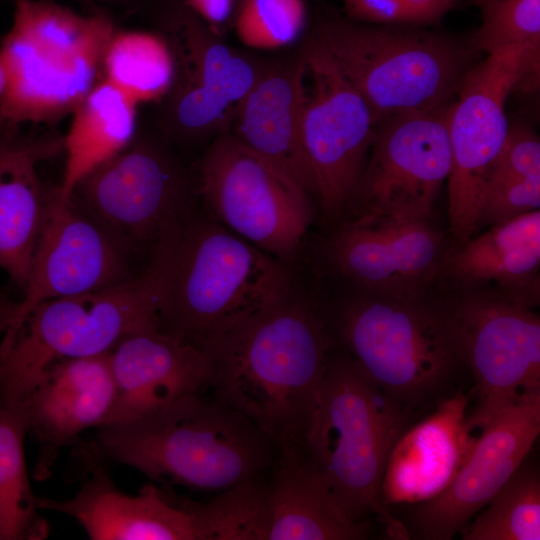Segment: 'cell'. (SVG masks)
<instances>
[{
  "instance_id": "6da1fadb",
  "label": "cell",
  "mask_w": 540,
  "mask_h": 540,
  "mask_svg": "<svg viewBox=\"0 0 540 540\" xmlns=\"http://www.w3.org/2000/svg\"><path fill=\"white\" fill-rule=\"evenodd\" d=\"M334 347L328 320L288 294L203 349L206 389L281 450L302 448Z\"/></svg>"
},
{
  "instance_id": "7a4b0ae2",
  "label": "cell",
  "mask_w": 540,
  "mask_h": 540,
  "mask_svg": "<svg viewBox=\"0 0 540 540\" xmlns=\"http://www.w3.org/2000/svg\"><path fill=\"white\" fill-rule=\"evenodd\" d=\"M203 391L142 418L101 426L85 450L154 481L195 490L222 492L267 478L280 459V446Z\"/></svg>"
},
{
  "instance_id": "3957f363",
  "label": "cell",
  "mask_w": 540,
  "mask_h": 540,
  "mask_svg": "<svg viewBox=\"0 0 540 540\" xmlns=\"http://www.w3.org/2000/svg\"><path fill=\"white\" fill-rule=\"evenodd\" d=\"M329 327L335 346L415 417L464 388L468 369L445 301L365 292L346 301Z\"/></svg>"
},
{
  "instance_id": "277c9868",
  "label": "cell",
  "mask_w": 540,
  "mask_h": 540,
  "mask_svg": "<svg viewBox=\"0 0 540 540\" xmlns=\"http://www.w3.org/2000/svg\"><path fill=\"white\" fill-rule=\"evenodd\" d=\"M289 290L284 261L194 212L173 240L160 330L203 350Z\"/></svg>"
},
{
  "instance_id": "5b68a950",
  "label": "cell",
  "mask_w": 540,
  "mask_h": 540,
  "mask_svg": "<svg viewBox=\"0 0 540 540\" xmlns=\"http://www.w3.org/2000/svg\"><path fill=\"white\" fill-rule=\"evenodd\" d=\"M415 418L346 352L332 349L301 449L351 520L374 515L393 539L410 537L382 501V478L395 442Z\"/></svg>"
},
{
  "instance_id": "8992f818",
  "label": "cell",
  "mask_w": 540,
  "mask_h": 540,
  "mask_svg": "<svg viewBox=\"0 0 540 540\" xmlns=\"http://www.w3.org/2000/svg\"><path fill=\"white\" fill-rule=\"evenodd\" d=\"M170 252L166 241L130 279L40 303L7 329L0 343V406L22 403L59 362L108 353L132 333L160 329Z\"/></svg>"
},
{
  "instance_id": "52a82bcc",
  "label": "cell",
  "mask_w": 540,
  "mask_h": 540,
  "mask_svg": "<svg viewBox=\"0 0 540 540\" xmlns=\"http://www.w3.org/2000/svg\"><path fill=\"white\" fill-rule=\"evenodd\" d=\"M115 30L102 13L81 15L50 0H15L0 43L7 82L0 122L53 125L71 115L100 81Z\"/></svg>"
},
{
  "instance_id": "ba28073f",
  "label": "cell",
  "mask_w": 540,
  "mask_h": 540,
  "mask_svg": "<svg viewBox=\"0 0 540 540\" xmlns=\"http://www.w3.org/2000/svg\"><path fill=\"white\" fill-rule=\"evenodd\" d=\"M310 39L361 94L377 124L450 104L470 69L464 46L429 32L328 18Z\"/></svg>"
},
{
  "instance_id": "9c48e42d",
  "label": "cell",
  "mask_w": 540,
  "mask_h": 540,
  "mask_svg": "<svg viewBox=\"0 0 540 540\" xmlns=\"http://www.w3.org/2000/svg\"><path fill=\"white\" fill-rule=\"evenodd\" d=\"M69 197L132 257H150L194 213L182 166L162 145L137 136Z\"/></svg>"
},
{
  "instance_id": "30bf717a",
  "label": "cell",
  "mask_w": 540,
  "mask_h": 540,
  "mask_svg": "<svg viewBox=\"0 0 540 540\" xmlns=\"http://www.w3.org/2000/svg\"><path fill=\"white\" fill-rule=\"evenodd\" d=\"M199 194L212 219L284 262L313 218L309 192L231 134L218 136L203 156Z\"/></svg>"
},
{
  "instance_id": "8fae6325",
  "label": "cell",
  "mask_w": 540,
  "mask_h": 540,
  "mask_svg": "<svg viewBox=\"0 0 540 540\" xmlns=\"http://www.w3.org/2000/svg\"><path fill=\"white\" fill-rule=\"evenodd\" d=\"M539 56L540 44L511 45L487 54L467 71L458 99L450 105L448 212L459 243L477 229L482 190L509 127L507 97L517 89H536Z\"/></svg>"
},
{
  "instance_id": "7c38bea8",
  "label": "cell",
  "mask_w": 540,
  "mask_h": 540,
  "mask_svg": "<svg viewBox=\"0 0 540 540\" xmlns=\"http://www.w3.org/2000/svg\"><path fill=\"white\" fill-rule=\"evenodd\" d=\"M305 55L299 142L310 195L335 219L352 205L377 123L368 104L312 39Z\"/></svg>"
},
{
  "instance_id": "4fadbf2b",
  "label": "cell",
  "mask_w": 540,
  "mask_h": 540,
  "mask_svg": "<svg viewBox=\"0 0 540 540\" xmlns=\"http://www.w3.org/2000/svg\"><path fill=\"white\" fill-rule=\"evenodd\" d=\"M445 302L473 378L467 422L475 431L522 397L540 393V319L530 305L493 288L462 289Z\"/></svg>"
},
{
  "instance_id": "5bb4252c",
  "label": "cell",
  "mask_w": 540,
  "mask_h": 540,
  "mask_svg": "<svg viewBox=\"0 0 540 540\" xmlns=\"http://www.w3.org/2000/svg\"><path fill=\"white\" fill-rule=\"evenodd\" d=\"M450 105L377 124L353 201L357 212L431 217L451 169Z\"/></svg>"
},
{
  "instance_id": "9a60e30c",
  "label": "cell",
  "mask_w": 540,
  "mask_h": 540,
  "mask_svg": "<svg viewBox=\"0 0 540 540\" xmlns=\"http://www.w3.org/2000/svg\"><path fill=\"white\" fill-rule=\"evenodd\" d=\"M137 273L132 256L71 197L62 198L57 186L47 188L24 295L10 327L40 303L102 290Z\"/></svg>"
},
{
  "instance_id": "2e32d148",
  "label": "cell",
  "mask_w": 540,
  "mask_h": 540,
  "mask_svg": "<svg viewBox=\"0 0 540 540\" xmlns=\"http://www.w3.org/2000/svg\"><path fill=\"white\" fill-rule=\"evenodd\" d=\"M328 254L366 293L417 296L440 274L444 238L429 219L358 212L334 232Z\"/></svg>"
},
{
  "instance_id": "e0dca14e",
  "label": "cell",
  "mask_w": 540,
  "mask_h": 540,
  "mask_svg": "<svg viewBox=\"0 0 540 540\" xmlns=\"http://www.w3.org/2000/svg\"><path fill=\"white\" fill-rule=\"evenodd\" d=\"M480 430L450 486L415 509L419 538L450 540L462 532L526 460L540 434V393L517 400Z\"/></svg>"
},
{
  "instance_id": "ac0fdd59",
  "label": "cell",
  "mask_w": 540,
  "mask_h": 540,
  "mask_svg": "<svg viewBox=\"0 0 540 540\" xmlns=\"http://www.w3.org/2000/svg\"><path fill=\"white\" fill-rule=\"evenodd\" d=\"M164 38L175 62L169 128L180 138H197L240 104L260 69L212 36L189 8L170 16Z\"/></svg>"
},
{
  "instance_id": "d6986e66",
  "label": "cell",
  "mask_w": 540,
  "mask_h": 540,
  "mask_svg": "<svg viewBox=\"0 0 540 540\" xmlns=\"http://www.w3.org/2000/svg\"><path fill=\"white\" fill-rule=\"evenodd\" d=\"M37 503L75 520L91 540H209L201 502L154 483L125 493L101 467L72 497Z\"/></svg>"
},
{
  "instance_id": "ffe728a7",
  "label": "cell",
  "mask_w": 540,
  "mask_h": 540,
  "mask_svg": "<svg viewBox=\"0 0 540 540\" xmlns=\"http://www.w3.org/2000/svg\"><path fill=\"white\" fill-rule=\"evenodd\" d=\"M115 396L109 352L51 366L17 405L40 447L33 476L47 478L63 447L82 432L105 425Z\"/></svg>"
},
{
  "instance_id": "44dd1931",
  "label": "cell",
  "mask_w": 540,
  "mask_h": 540,
  "mask_svg": "<svg viewBox=\"0 0 540 540\" xmlns=\"http://www.w3.org/2000/svg\"><path fill=\"white\" fill-rule=\"evenodd\" d=\"M109 354L116 396L105 425L142 418L207 387L206 353L160 329L132 333Z\"/></svg>"
},
{
  "instance_id": "7402d4cb",
  "label": "cell",
  "mask_w": 540,
  "mask_h": 540,
  "mask_svg": "<svg viewBox=\"0 0 540 540\" xmlns=\"http://www.w3.org/2000/svg\"><path fill=\"white\" fill-rule=\"evenodd\" d=\"M469 404V392L459 388L397 439L381 484L387 507L420 504L450 486L477 437L467 422Z\"/></svg>"
},
{
  "instance_id": "603a6c76",
  "label": "cell",
  "mask_w": 540,
  "mask_h": 540,
  "mask_svg": "<svg viewBox=\"0 0 540 540\" xmlns=\"http://www.w3.org/2000/svg\"><path fill=\"white\" fill-rule=\"evenodd\" d=\"M0 124V268L23 288L46 204L38 165L62 149V139L30 137Z\"/></svg>"
},
{
  "instance_id": "cb8c5ba5",
  "label": "cell",
  "mask_w": 540,
  "mask_h": 540,
  "mask_svg": "<svg viewBox=\"0 0 540 540\" xmlns=\"http://www.w3.org/2000/svg\"><path fill=\"white\" fill-rule=\"evenodd\" d=\"M445 253L440 272L462 289L488 284L531 307L538 302L540 210L495 224Z\"/></svg>"
},
{
  "instance_id": "d4e9b609",
  "label": "cell",
  "mask_w": 540,
  "mask_h": 540,
  "mask_svg": "<svg viewBox=\"0 0 540 540\" xmlns=\"http://www.w3.org/2000/svg\"><path fill=\"white\" fill-rule=\"evenodd\" d=\"M304 72L303 50L293 59L260 69L253 86L238 105L235 136L308 191L299 142Z\"/></svg>"
},
{
  "instance_id": "484cf974",
  "label": "cell",
  "mask_w": 540,
  "mask_h": 540,
  "mask_svg": "<svg viewBox=\"0 0 540 540\" xmlns=\"http://www.w3.org/2000/svg\"><path fill=\"white\" fill-rule=\"evenodd\" d=\"M271 519L267 540H360L368 521H353L323 474L301 448L282 450L268 477Z\"/></svg>"
},
{
  "instance_id": "4316f807",
  "label": "cell",
  "mask_w": 540,
  "mask_h": 540,
  "mask_svg": "<svg viewBox=\"0 0 540 540\" xmlns=\"http://www.w3.org/2000/svg\"><path fill=\"white\" fill-rule=\"evenodd\" d=\"M137 105L100 79L71 114L62 138L64 171L58 187L62 198L91 172L123 151L136 136Z\"/></svg>"
},
{
  "instance_id": "83f0119b",
  "label": "cell",
  "mask_w": 540,
  "mask_h": 540,
  "mask_svg": "<svg viewBox=\"0 0 540 540\" xmlns=\"http://www.w3.org/2000/svg\"><path fill=\"white\" fill-rule=\"evenodd\" d=\"M175 62L167 40L137 30H115L102 60L101 79L137 106L167 95Z\"/></svg>"
},
{
  "instance_id": "f1b7e54d",
  "label": "cell",
  "mask_w": 540,
  "mask_h": 540,
  "mask_svg": "<svg viewBox=\"0 0 540 540\" xmlns=\"http://www.w3.org/2000/svg\"><path fill=\"white\" fill-rule=\"evenodd\" d=\"M27 433L21 407L0 406V540H43L49 534L26 467Z\"/></svg>"
},
{
  "instance_id": "f546056e",
  "label": "cell",
  "mask_w": 540,
  "mask_h": 540,
  "mask_svg": "<svg viewBox=\"0 0 540 540\" xmlns=\"http://www.w3.org/2000/svg\"><path fill=\"white\" fill-rule=\"evenodd\" d=\"M463 532V540H539L540 474L526 460Z\"/></svg>"
},
{
  "instance_id": "4dcf8cb0",
  "label": "cell",
  "mask_w": 540,
  "mask_h": 540,
  "mask_svg": "<svg viewBox=\"0 0 540 540\" xmlns=\"http://www.w3.org/2000/svg\"><path fill=\"white\" fill-rule=\"evenodd\" d=\"M306 19L303 0H245L235 22L238 39L255 49H277L300 35Z\"/></svg>"
},
{
  "instance_id": "1f68e13d",
  "label": "cell",
  "mask_w": 540,
  "mask_h": 540,
  "mask_svg": "<svg viewBox=\"0 0 540 540\" xmlns=\"http://www.w3.org/2000/svg\"><path fill=\"white\" fill-rule=\"evenodd\" d=\"M481 8L474 49L490 54L511 45L540 44V0H491Z\"/></svg>"
},
{
  "instance_id": "d6a6232c",
  "label": "cell",
  "mask_w": 540,
  "mask_h": 540,
  "mask_svg": "<svg viewBox=\"0 0 540 540\" xmlns=\"http://www.w3.org/2000/svg\"><path fill=\"white\" fill-rule=\"evenodd\" d=\"M540 208V177H491L482 190L477 228L495 225Z\"/></svg>"
},
{
  "instance_id": "836d02e7",
  "label": "cell",
  "mask_w": 540,
  "mask_h": 540,
  "mask_svg": "<svg viewBox=\"0 0 540 540\" xmlns=\"http://www.w3.org/2000/svg\"><path fill=\"white\" fill-rule=\"evenodd\" d=\"M491 177H540V141L533 130L523 125L508 127L487 179Z\"/></svg>"
},
{
  "instance_id": "e575fe53",
  "label": "cell",
  "mask_w": 540,
  "mask_h": 540,
  "mask_svg": "<svg viewBox=\"0 0 540 540\" xmlns=\"http://www.w3.org/2000/svg\"><path fill=\"white\" fill-rule=\"evenodd\" d=\"M188 8L211 24L223 23L232 12L233 0H186Z\"/></svg>"
},
{
  "instance_id": "d590c367",
  "label": "cell",
  "mask_w": 540,
  "mask_h": 540,
  "mask_svg": "<svg viewBox=\"0 0 540 540\" xmlns=\"http://www.w3.org/2000/svg\"><path fill=\"white\" fill-rule=\"evenodd\" d=\"M417 24L440 20L455 4V0H404Z\"/></svg>"
},
{
  "instance_id": "8d00e7d4",
  "label": "cell",
  "mask_w": 540,
  "mask_h": 540,
  "mask_svg": "<svg viewBox=\"0 0 540 540\" xmlns=\"http://www.w3.org/2000/svg\"><path fill=\"white\" fill-rule=\"evenodd\" d=\"M16 307L17 302L0 297V333H4L10 327L15 316Z\"/></svg>"
},
{
  "instance_id": "74e56055",
  "label": "cell",
  "mask_w": 540,
  "mask_h": 540,
  "mask_svg": "<svg viewBox=\"0 0 540 540\" xmlns=\"http://www.w3.org/2000/svg\"><path fill=\"white\" fill-rule=\"evenodd\" d=\"M6 84H7V82H6V74H5L4 68L2 66V63L0 61V106L2 104L4 95H5Z\"/></svg>"
},
{
  "instance_id": "f35d334b",
  "label": "cell",
  "mask_w": 540,
  "mask_h": 540,
  "mask_svg": "<svg viewBox=\"0 0 540 540\" xmlns=\"http://www.w3.org/2000/svg\"><path fill=\"white\" fill-rule=\"evenodd\" d=\"M475 3H477L480 7L484 6L486 3H488L491 0H473Z\"/></svg>"
},
{
  "instance_id": "ab89813d",
  "label": "cell",
  "mask_w": 540,
  "mask_h": 540,
  "mask_svg": "<svg viewBox=\"0 0 540 540\" xmlns=\"http://www.w3.org/2000/svg\"><path fill=\"white\" fill-rule=\"evenodd\" d=\"M0 127H1V124H0Z\"/></svg>"
}]
</instances>
